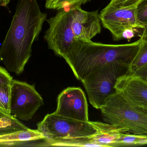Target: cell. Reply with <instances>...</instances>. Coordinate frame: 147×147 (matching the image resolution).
<instances>
[{
    "instance_id": "cell-1",
    "label": "cell",
    "mask_w": 147,
    "mask_h": 147,
    "mask_svg": "<svg viewBox=\"0 0 147 147\" xmlns=\"http://www.w3.org/2000/svg\"><path fill=\"white\" fill-rule=\"evenodd\" d=\"M47 14L37 0H18L15 12L0 47V63L20 76L32 56L34 42L39 35Z\"/></svg>"
},
{
    "instance_id": "cell-2",
    "label": "cell",
    "mask_w": 147,
    "mask_h": 147,
    "mask_svg": "<svg viewBox=\"0 0 147 147\" xmlns=\"http://www.w3.org/2000/svg\"><path fill=\"white\" fill-rule=\"evenodd\" d=\"M46 21L49 28L44 39L49 49L62 57L74 41L91 40L102 30L98 11L88 12L81 6L60 9Z\"/></svg>"
},
{
    "instance_id": "cell-3",
    "label": "cell",
    "mask_w": 147,
    "mask_h": 147,
    "mask_svg": "<svg viewBox=\"0 0 147 147\" xmlns=\"http://www.w3.org/2000/svg\"><path fill=\"white\" fill-rule=\"evenodd\" d=\"M143 37L129 44L109 45L91 40H76L63 56L81 82L96 69L110 63L129 65L138 52Z\"/></svg>"
},
{
    "instance_id": "cell-4",
    "label": "cell",
    "mask_w": 147,
    "mask_h": 147,
    "mask_svg": "<svg viewBox=\"0 0 147 147\" xmlns=\"http://www.w3.org/2000/svg\"><path fill=\"white\" fill-rule=\"evenodd\" d=\"M100 110L105 123L123 129L126 133L147 136V115L118 92L109 97Z\"/></svg>"
},
{
    "instance_id": "cell-5",
    "label": "cell",
    "mask_w": 147,
    "mask_h": 147,
    "mask_svg": "<svg viewBox=\"0 0 147 147\" xmlns=\"http://www.w3.org/2000/svg\"><path fill=\"white\" fill-rule=\"evenodd\" d=\"M128 68L121 63H110L94 70L82 81L89 102L94 108L100 109L106 99L116 92L114 87L117 80L127 73Z\"/></svg>"
},
{
    "instance_id": "cell-6",
    "label": "cell",
    "mask_w": 147,
    "mask_h": 147,
    "mask_svg": "<svg viewBox=\"0 0 147 147\" xmlns=\"http://www.w3.org/2000/svg\"><path fill=\"white\" fill-rule=\"evenodd\" d=\"M37 128L48 140L90 137L99 131L95 122L78 121L53 113L46 115Z\"/></svg>"
},
{
    "instance_id": "cell-7",
    "label": "cell",
    "mask_w": 147,
    "mask_h": 147,
    "mask_svg": "<svg viewBox=\"0 0 147 147\" xmlns=\"http://www.w3.org/2000/svg\"><path fill=\"white\" fill-rule=\"evenodd\" d=\"M10 114L19 121H29L44 101L34 85L13 79L11 83Z\"/></svg>"
},
{
    "instance_id": "cell-8",
    "label": "cell",
    "mask_w": 147,
    "mask_h": 147,
    "mask_svg": "<svg viewBox=\"0 0 147 147\" xmlns=\"http://www.w3.org/2000/svg\"><path fill=\"white\" fill-rule=\"evenodd\" d=\"M137 8L119 7L109 3L100 12L101 22L110 32L114 41L123 39V34L127 28L144 29V25L137 17Z\"/></svg>"
},
{
    "instance_id": "cell-9",
    "label": "cell",
    "mask_w": 147,
    "mask_h": 147,
    "mask_svg": "<svg viewBox=\"0 0 147 147\" xmlns=\"http://www.w3.org/2000/svg\"><path fill=\"white\" fill-rule=\"evenodd\" d=\"M54 114L78 121L87 122L88 104L84 92L78 87H69L58 97L57 107Z\"/></svg>"
},
{
    "instance_id": "cell-10",
    "label": "cell",
    "mask_w": 147,
    "mask_h": 147,
    "mask_svg": "<svg viewBox=\"0 0 147 147\" xmlns=\"http://www.w3.org/2000/svg\"><path fill=\"white\" fill-rule=\"evenodd\" d=\"M114 87L132 105L147 107V83L139 77L125 73L117 79Z\"/></svg>"
},
{
    "instance_id": "cell-11",
    "label": "cell",
    "mask_w": 147,
    "mask_h": 147,
    "mask_svg": "<svg viewBox=\"0 0 147 147\" xmlns=\"http://www.w3.org/2000/svg\"><path fill=\"white\" fill-rule=\"evenodd\" d=\"M43 134L36 129L28 128L26 130L16 131L0 135V143L5 147L19 146L20 144L35 142L45 139Z\"/></svg>"
},
{
    "instance_id": "cell-12",
    "label": "cell",
    "mask_w": 147,
    "mask_h": 147,
    "mask_svg": "<svg viewBox=\"0 0 147 147\" xmlns=\"http://www.w3.org/2000/svg\"><path fill=\"white\" fill-rule=\"evenodd\" d=\"M28 128L12 115L0 109V135Z\"/></svg>"
},
{
    "instance_id": "cell-13",
    "label": "cell",
    "mask_w": 147,
    "mask_h": 147,
    "mask_svg": "<svg viewBox=\"0 0 147 147\" xmlns=\"http://www.w3.org/2000/svg\"><path fill=\"white\" fill-rule=\"evenodd\" d=\"M143 37L140 49L129 66L127 73L135 74L147 67V36Z\"/></svg>"
},
{
    "instance_id": "cell-14",
    "label": "cell",
    "mask_w": 147,
    "mask_h": 147,
    "mask_svg": "<svg viewBox=\"0 0 147 147\" xmlns=\"http://www.w3.org/2000/svg\"><path fill=\"white\" fill-rule=\"evenodd\" d=\"M147 145V136L122 133L117 140L115 147Z\"/></svg>"
},
{
    "instance_id": "cell-15",
    "label": "cell",
    "mask_w": 147,
    "mask_h": 147,
    "mask_svg": "<svg viewBox=\"0 0 147 147\" xmlns=\"http://www.w3.org/2000/svg\"><path fill=\"white\" fill-rule=\"evenodd\" d=\"M91 0H46L45 7L48 9L60 10L81 6Z\"/></svg>"
},
{
    "instance_id": "cell-16",
    "label": "cell",
    "mask_w": 147,
    "mask_h": 147,
    "mask_svg": "<svg viewBox=\"0 0 147 147\" xmlns=\"http://www.w3.org/2000/svg\"><path fill=\"white\" fill-rule=\"evenodd\" d=\"M11 93V84H0V109L9 114Z\"/></svg>"
},
{
    "instance_id": "cell-17",
    "label": "cell",
    "mask_w": 147,
    "mask_h": 147,
    "mask_svg": "<svg viewBox=\"0 0 147 147\" xmlns=\"http://www.w3.org/2000/svg\"><path fill=\"white\" fill-rule=\"evenodd\" d=\"M146 0H111V4L115 6L128 7H137Z\"/></svg>"
},
{
    "instance_id": "cell-18",
    "label": "cell",
    "mask_w": 147,
    "mask_h": 147,
    "mask_svg": "<svg viewBox=\"0 0 147 147\" xmlns=\"http://www.w3.org/2000/svg\"><path fill=\"white\" fill-rule=\"evenodd\" d=\"M137 15L139 21L142 24L147 23V0L137 7Z\"/></svg>"
},
{
    "instance_id": "cell-19",
    "label": "cell",
    "mask_w": 147,
    "mask_h": 147,
    "mask_svg": "<svg viewBox=\"0 0 147 147\" xmlns=\"http://www.w3.org/2000/svg\"><path fill=\"white\" fill-rule=\"evenodd\" d=\"M13 79L7 70L0 66V84H10Z\"/></svg>"
},
{
    "instance_id": "cell-20",
    "label": "cell",
    "mask_w": 147,
    "mask_h": 147,
    "mask_svg": "<svg viewBox=\"0 0 147 147\" xmlns=\"http://www.w3.org/2000/svg\"><path fill=\"white\" fill-rule=\"evenodd\" d=\"M138 28H130L126 29L123 34V39H127L128 41H130L132 39L134 38L139 33Z\"/></svg>"
},
{
    "instance_id": "cell-21",
    "label": "cell",
    "mask_w": 147,
    "mask_h": 147,
    "mask_svg": "<svg viewBox=\"0 0 147 147\" xmlns=\"http://www.w3.org/2000/svg\"><path fill=\"white\" fill-rule=\"evenodd\" d=\"M134 75L137 76L147 83V67Z\"/></svg>"
},
{
    "instance_id": "cell-22",
    "label": "cell",
    "mask_w": 147,
    "mask_h": 147,
    "mask_svg": "<svg viewBox=\"0 0 147 147\" xmlns=\"http://www.w3.org/2000/svg\"><path fill=\"white\" fill-rule=\"evenodd\" d=\"M10 0H0V6L6 7L9 3Z\"/></svg>"
},
{
    "instance_id": "cell-23",
    "label": "cell",
    "mask_w": 147,
    "mask_h": 147,
    "mask_svg": "<svg viewBox=\"0 0 147 147\" xmlns=\"http://www.w3.org/2000/svg\"><path fill=\"white\" fill-rule=\"evenodd\" d=\"M144 26V28L142 30V35H145V36H147V23L146 24H143Z\"/></svg>"
},
{
    "instance_id": "cell-24",
    "label": "cell",
    "mask_w": 147,
    "mask_h": 147,
    "mask_svg": "<svg viewBox=\"0 0 147 147\" xmlns=\"http://www.w3.org/2000/svg\"><path fill=\"white\" fill-rule=\"evenodd\" d=\"M0 147H5V146L3 143H0Z\"/></svg>"
}]
</instances>
